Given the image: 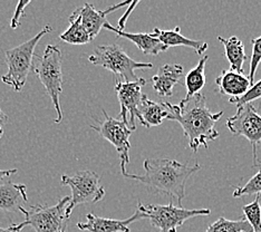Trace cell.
Listing matches in <instances>:
<instances>
[{"mask_svg": "<svg viewBox=\"0 0 261 232\" xmlns=\"http://www.w3.org/2000/svg\"><path fill=\"white\" fill-rule=\"evenodd\" d=\"M164 104L168 110L167 120L175 121L181 125L193 152H197L201 146L207 148V143L219 138V132L215 126L222 117L223 112L212 113L206 106L203 94L185 97L177 105Z\"/></svg>", "mask_w": 261, "mask_h": 232, "instance_id": "1", "label": "cell"}, {"mask_svg": "<svg viewBox=\"0 0 261 232\" xmlns=\"http://www.w3.org/2000/svg\"><path fill=\"white\" fill-rule=\"evenodd\" d=\"M144 174L125 173L124 176L144 184L155 193L170 196L182 207L186 198L188 178L201 169V165L182 164L170 159H146L143 162Z\"/></svg>", "mask_w": 261, "mask_h": 232, "instance_id": "2", "label": "cell"}, {"mask_svg": "<svg viewBox=\"0 0 261 232\" xmlns=\"http://www.w3.org/2000/svg\"><path fill=\"white\" fill-rule=\"evenodd\" d=\"M32 71L44 85L47 94L57 112L55 123L63 121V111L61 107V95L63 93V71L62 51L57 46L47 45L43 56L35 54L33 58Z\"/></svg>", "mask_w": 261, "mask_h": 232, "instance_id": "3", "label": "cell"}, {"mask_svg": "<svg viewBox=\"0 0 261 232\" xmlns=\"http://www.w3.org/2000/svg\"><path fill=\"white\" fill-rule=\"evenodd\" d=\"M70 196H64L55 205L36 204L29 209L20 208L25 220L20 223H13L10 229L13 232H20L23 228L32 227L35 232H66L68 219L66 208Z\"/></svg>", "mask_w": 261, "mask_h": 232, "instance_id": "4", "label": "cell"}, {"mask_svg": "<svg viewBox=\"0 0 261 232\" xmlns=\"http://www.w3.org/2000/svg\"><path fill=\"white\" fill-rule=\"evenodd\" d=\"M88 61L95 66H100L112 71L115 75L116 81L123 83L140 81L141 77L136 76L134 71L153 67L151 63L134 61L117 44L97 46L93 54L88 56Z\"/></svg>", "mask_w": 261, "mask_h": 232, "instance_id": "5", "label": "cell"}, {"mask_svg": "<svg viewBox=\"0 0 261 232\" xmlns=\"http://www.w3.org/2000/svg\"><path fill=\"white\" fill-rule=\"evenodd\" d=\"M51 31L53 28L47 25L33 38L6 51V63H7L8 71L2 76L3 83L10 86L16 92L21 91L26 84L29 73L32 71L35 48L39 40Z\"/></svg>", "mask_w": 261, "mask_h": 232, "instance_id": "6", "label": "cell"}, {"mask_svg": "<svg viewBox=\"0 0 261 232\" xmlns=\"http://www.w3.org/2000/svg\"><path fill=\"white\" fill-rule=\"evenodd\" d=\"M139 209L144 213L145 219H149L152 227L159 232H177V228L183 225L187 220L200 216H209V209H185L183 207H175L172 203L162 204H143L138 203Z\"/></svg>", "mask_w": 261, "mask_h": 232, "instance_id": "7", "label": "cell"}, {"mask_svg": "<svg viewBox=\"0 0 261 232\" xmlns=\"http://www.w3.org/2000/svg\"><path fill=\"white\" fill-rule=\"evenodd\" d=\"M62 184L72 190L70 201L66 208V216L70 217L77 205L96 203L105 195V189L99 184V175L94 171L84 170L73 175H62Z\"/></svg>", "mask_w": 261, "mask_h": 232, "instance_id": "8", "label": "cell"}, {"mask_svg": "<svg viewBox=\"0 0 261 232\" xmlns=\"http://www.w3.org/2000/svg\"><path fill=\"white\" fill-rule=\"evenodd\" d=\"M227 126L234 136H243L252 145L253 166H258L257 146L261 142V115L252 103L238 106L237 113L227 120Z\"/></svg>", "mask_w": 261, "mask_h": 232, "instance_id": "9", "label": "cell"}, {"mask_svg": "<svg viewBox=\"0 0 261 232\" xmlns=\"http://www.w3.org/2000/svg\"><path fill=\"white\" fill-rule=\"evenodd\" d=\"M102 112L104 120L98 122L97 125H91V128L96 131L102 138L114 145L120 157L121 171L124 175L126 173V165L129 162V136L133 131L122 120H116L114 117L109 116L104 110Z\"/></svg>", "mask_w": 261, "mask_h": 232, "instance_id": "10", "label": "cell"}, {"mask_svg": "<svg viewBox=\"0 0 261 232\" xmlns=\"http://www.w3.org/2000/svg\"><path fill=\"white\" fill-rule=\"evenodd\" d=\"M147 80L140 79L138 82L123 83L116 81L115 91L117 93V98L120 102L121 120L126 123L129 128L134 131L136 128L135 118H139V109L142 103V87L147 84Z\"/></svg>", "mask_w": 261, "mask_h": 232, "instance_id": "11", "label": "cell"}, {"mask_svg": "<svg viewBox=\"0 0 261 232\" xmlns=\"http://www.w3.org/2000/svg\"><path fill=\"white\" fill-rule=\"evenodd\" d=\"M86 222H79L77 228L81 230H87L90 232H129L128 225L138 220L145 219L144 213L138 207L132 217L124 220L108 219L95 216L94 213H88L86 216Z\"/></svg>", "mask_w": 261, "mask_h": 232, "instance_id": "12", "label": "cell"}, {"mask_svg": "<svg viewBox=\"0 0 261 232\" xmlns=\"http://www.w3.org/2000/svg\"><path fill=\"white\" fill-rule=\"evenodd\" d=\"M129 4L130 3L128 2H124L122 4L111 6V7L104 10H98L94 7V5L86 3L83 5L82 7L76 8L75 11L76 14L80 16L82 25L85 28V31L87 32L88 36H90V38L94 40L99 34V32L102 31V28H104L105 23L108 22V20H106V16L118 8L129 6Z\"/></svg>", "mask_w": 261, "mask_h": 232, "instance_id": "13", "label": "cell"}, {"mask_svg": "<svg viewBox=\"0 0 261 232\" xmlns=\"http://www.w3.org/2000/svg\"><path fill=\"white\" fill-rule=\"evenodd\" d=\"M104 28L115 33L118 38H126L129 41L138 47V48L145 54V55H151V56H158L159 54H161L168 49L167 46H164L161 41H160L155 35L152 34H145V33H126L124 31H120L116 27L112 26L111 23L108 21L104 25Z\"/></svg>", "mask_w": 261, "mask_h": 232, "instance_id": "14", "label": "cell"}, {"mask_svg": "<svg viewBox=\"0 0 261 232\" xmlns=\"http://www.w3.org/2000/svg\"><path fill=\"white\" fill-rule=\"evenodd\" d=\"M28 202L27 188L25 184H18L9 178L0 183V210L17 212Z\"/></svg>", "mask_w": 261, "mask_h": 232, "instance_id": "15", "label": "cell"}, {"mask_svg": "<svg viewBox=\"0 0 261 232\" xmlns=\"http://www.w3.org/2000/svg\"><path fill=\"white\" fill-rule=\"evenodd\" d=\"M216 84L219 93L227 95L230 98L243 96L251 87V83L248 76L231 69L222 70L221 74L216 79Z\"/></svg>", "mask_w": 261, "mask_h": 232, "instance_id": "16", "label": "cell"}, {"mask_svg": "<svg viewBox=\"0 0 261 232\" xmlns=\"http://www.w3.org/2000/svg\"><path fill=\"white\" fill-rule=\"evenodd\" d=\"M182 76L183 66H181V65H163V66L159 68L158 74L154 75L151 79L154 91L161 97L172 96L173 88L179 83Z\"/></svg>", "mask_w": 261, "mask_h": 232, "instance_id": "17", "label": "cell"}, {"mask_svg": "<svg viewBox=\"0 0 261 232\" xmlns=\"http://www.w3.org/2000/svg\"><path fill=\"white\" fill-rule=\"evenodd\" d=\"M153 34L155 35V37L161 41V43L169 47H176V46H183V47H189V48H192L198 55H202L204 51L207 49V43L200 40H193L187 38L180 33V27H175L172 31H162L158 27L153 29Z\"/></svg>", "mask_w": 261, "mask_h": 232, "instance_id": "18", "label": "cell"}, {"mask_svg": "<svg viewBox=\"0 0 261 232\" xmlns=\"http://www.w3.org/2000/svg\"><path fill=\"white\" fill-rule=\"evenodd\" d=\"M167 116L168 110L164 103L154 102V100L147 97V95L143 94L138 118L141 125L146 127L159 126V125L162 124L164 118H167Z\"/></svg>", "mask_w": 261, "mask_h": 232, "instance_id": "19", "label": "cell"}, {"mask_svg": "<svg viewBox=\"0 0 261 232\" xmlns=\"http://www.w3.org/2000/svg\"><path fill=\"white\" fill-rule=\"evenodd\" d=\"M218 40L224 47V57L228 59L230 69L243 74V71H245L243 70V64L247 61V56L245 45L242 41L236 36H231L229 38H222L221 36H219Z\"/></svg>", "mask_w": 261, "mask_h": 232, "instance_id": "20", "label": "cell"}, {"mask_svg": "<svg viewBox=\"0 0 261 232\" xmlns=\"http://www.w3.org/2000/svg\"><path fill=\"white\" fill-rule=\"evenodd\" d=\"M69 20V27L66 32H64L61 34L59 38H61L63 41L70 45H85L91 43L92 39L88 36L87 32L85 31V28L83 27L82 22H81V18L80 16L76 14V11L74 10L73 14L69 16L68 18Z\"/></svg>", "mask_w": 261, "mask_h": 232, "instance_id": "21", "label": "cell"}, {"mask_svg": "<svg viewBox=\"0 0 261 232\" xmlns=\"http://www.w3.org/2000/svg\"><path fill=\"white\" fill-rule=\"evenodd\" d=\"M209 57L202 56L199 61V64L189 71L186 76V97H191L195 94H199L201 89L205 85V64Z\"/></svg>", "mask_w": 261, "mask_h": 232, "instance_id": "22", "label": "cell"}, {"mask_svg": "<svg viewBox=\"0 0 261 232\" xmlns=\"http://www.w3.org/2000/svg\"><path fill=\"white\" fill-rule=\"evenodd\" d=\"M205 232H252V229L243 217L237 221L221 217L212 223Z\"/></svg>", "mask_w": 261, "mask_h": 232, "instance_id": "23", "label": "cell"}, {"mask_svg": "<svg viewBox=\"0 0 261 232\" xmlns=\"http://www.w3.org/2000/svg\"><path fill=\"white\" fill-rule=\"evenodd\" d=\"M261 195H256L251 203L242 207V211L245 213V219L250 224L252 232H261Z\"/></svg>", "mask_w": 261, "mask_h": 232, "instance_id": "24", "label": "cell"}, {"mask_svg": "<svg viewBox=\"0 0 261 232\" xmlns=\"http://www.w3.org/2000/svg\"><path fill=\"white\" fill-rule=\"evenodd\" d=\"M261 195V169L258 171L257 174H254L243 187L237 188L232 195L233 198H241L246 195Z\"/></svg>", "mask_w": 261, "mask_h": 232, "instance_id": "25", "label": "cell"}, {"mask_svg": "<svg viewBox=\"0 0 261 232\" xmlns=\"http://www.w3.org/2000/svg\"><path fill=\"white\" fill-rule=\"evenodd\" d=\"M252 45V55L250 61V69H249V76L248 79L251 83V86L254 84V76H256V71L261 62V36L257 38L251 39Z\"/></svg>", "mask_w": 261, "mask_h": 232, "instance_id": "26", "label": "cell"}, {"mask_svg": "<svg viewBox=\"0 0 261 232\" xmlns=\"http://www.w3.org/2000/svg\"><path fill=\"white\" fill-rule=\"evenodd\" d=\"M261 98V80L249 88V91L243 95L241 97L238 98H230L229 102L231 104H236L237 106H240L243 104H248V103H252L253 100H257Z\"/></svg>", "mask_w": 261, "mask_h": 232, "instance_id": "27", "label": "cell"}, {"mask_svg": "<svg viewBox=\"0 0 261 232\" xmlns=\"http://www.w3.org/2000/svg\"><path fill=\"white\" fill-rule=\"evenodd\" d=\"M29 4H31L29 0H27V2H23V0H21V2H19L18 5H17L15 14L13 16V19H11V22H10L11 28L16 29L20 26V19H21V17L25 16V9Z\"/></svg>", "mask_w": 261, "mask_h": 232, "instance_id": "28", "label": "cell"}, {"mask_svg": "<svg viewBox=\"0 0 261 232\" xmlns=\"http://www.w3.org/2000/svg\"><path fill=\"white\" fill-rule=\"evenodd\" d=\"M139 4V2H133V3H130L129 4V9L126 11L125 14L123 15V17H122V19L118 21V27H116L117 29H120V31H123L124 29V26H125V20H126V17H128V15L132 13V10H133V8L135 7L136 5Z\"/></svg>", "mask_w": 261, "mask_h": 232, "instance_id": "29", "label": "cell"}, {"mask_svg": "<svg viewBox=\"0 0 261 232\" xmlns=\"http://www.w3.org/2000/svg\"><path fill=\"white\" fill-rule=\"evenodd\" d=\"M7 122H8V115L6 114V113L2 110V107H0V139L3 138L4 127L5 125L7 124Z\"/></svg>", "mask_w": 261, "mask_h": 232, "instance_id": "30", "label": "cell"}, {"mask_svg": "<svg viewBox=\"0 0 261 232\" xmlns=\"http://www.w3.org/2000/svg\"><path fill=\"white\" fill-rule=\"evenodd\" d=\"M17 169H10V170H0V183L2 182H4V181H6L7 180V178L10 176V175H13V174H15V173H17Z\"/></svg>", "mask_w": 261, "mask_h": 232, "instance_id": "31", "label": "cell"}, {"mask_svg": "<svg viewBox=\"0 0 261 232\" xmlns=\"http://www.w3.org/2000/svg\"><path fill=\"white\" fill-rule=\"evenodd\" d=\"M0 232H13L10 228H0Z\"/></svg>", "mask_w": 261, "mask_h": 232, "instance_id": "32", "label": "cell"}]
</instances>
